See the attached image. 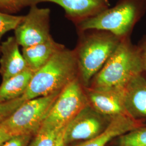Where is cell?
I'll list each match as a JSON object with an SVG mask.
<instances>
[{
	"label": "cell",
	"instance_id": "obj_6",
	"mask_svg": "<svg viewBox=\"0 0 146 146\" xmlns=\"http://www.w3.org/2000/svg\"><path fill=\"white\" fill-rule=\"evenodd\" d=\"M88 104L87 94L76 78L61 92L42 125L63 128Z\"/></svg>",
	"mask_w": 146,
	"mask_h": 146
},
{
	"label": "cell",
	"instance_id": "obj_3",
	"mask_svg": "<svg viewBox=\"0 0 146 146\" xmlns=\"http://www.w3.org/2000/svg\"><path fill=\"white\" fill-rule=\"evenodd\" d=\"M143 72L139 48L132 44L131 37L125 38L95 76L92 88L123 89L132 78Z\"/></svg>",
	"mask_w": 146,
	"mask_h": 146
},
{
	"label": "cell",
	"instance_id": "obj_11",
	"mask_svg": "<svg viewBox=\"0 0 146 146\" xmlns=\"http://www.w3.org/2000/svg\"><path fill=\"white\" fill-rule=\"evenodd\" d=\"M128 114L135 120H146V78L142 74L132 78L124 88Z\"/></svg>",
	"mask_w": 146,
	"mask_h": 146
},
{
	"label": "cell",
	"instance_id": "obj_5",
	"mask_svg": "<svg viewBox=\"0 0 146 146\" xmlns=\"http://www.w3.org/2000/svg\"><path fill=\"white\" fill-rule=\"evenodd\" d=\"M61 92L27 100L0 126L11 137L34 136Z\"/></svg>",
	"mask_w": 146,
	"mask_h": 146
},
{
	"label": "cell",
	"instance_id": "obj_10",
	"mask_svg": "<svg viewBox=\"0 0 146 146\" xmlns=\"http://www.w3.org/2000/svg\"><path fill=\"white\" fill-rule=\"evenodd\" d=\"M86 94L89 104L101 114L111 119L129 116L125 105L124 89L91 88L87 90Z\"/></svg>",
	"mask_w": 146,
	"mask_h": 146
},
{
	"label": "cell",
	"instance_id": "obj_7",
	"mask_svg": "<svg viewBox=\"0 0 146 146\" xmlns=\"http://www.w3.org/2000/svg\"><path fill=\"white\" fill-rule=\"evenodd\" d=\"M112 119L101 114L89 104L66 127L64 145L92 139L103 133Z\"/></svg>",
	"mask_w": 146,
	"mask_h": 146
},
{
	"label": "cell",
	"instance_id": "obj_20",
	"mask_svg": "<svg viewBox=\"0 0 146 146\" xmlns=\"http://www.w3.org/2000/svg\"><path fill=\"white\" fill-rule=\"evenodd\" d=\"M32 137L30 135L14 136L0 146H28Z\"/></svg>",
	"mask_w": 146,
	"mask_h": 146
},
{
	"label": "cell",
	"instance_id": "obj_14",
	"mask_svg": "<svg viewBox=\"0 0 146 146\" xmlns=\"http://www.w3.org/2000/svg\"><path fill=\"white\" fill-rule=\"evenodd\" d=\"M65 47L53 38L46 42L22 48V55L29 69L35 73L47 63L52 56Z\"/></svg>",
	"mask_w": 146,
	"mask_h": 146
},
{
	"label": "cell",
	"instance_id": "obj_17",
	"mask_svg": "<svg viewBox=\"0 0 146 146\" xmlns=\"http://www.w3.org/2000/svg\"><path fill=\"white\" fill-rule=\"evenodd\" d=\"M120 146H146V127L142 126L119 137Z\"/></svg>",
	"mask_w": 146,
	"mask_h": 146
},
{
	"label": "cell",
	"instance_id": "obj_2",
	"mask_svg": "<svg viewBox=\"0 0 146 146\" xmlns=\"http://www.w3.org/2000/svg\"><path fill=\"white\" fill-rule=\"evenodd\" d=\"M78 44L75 51L79 76L87 86L114 52L121 39L110 31L97 29L78 31Z\"/></svg>",
	"mask_w": 146,
	"mask_h": 146
},
{
	"label": "cell",
	"instance_id": "obj_21",
	"mask_svg": "<svg viewBox=\"0 0 146 146\" xmlns=\"http://www.w3.org/2000/svg\"><path fill=\"white\" fill-rule=\"evenodd\" d=\"M20 0H0V9L14 11L20 9Z\"/></svg>",
	"mask_w": 146,
	"mask_h": 146
},
{
	"label": "cell",
	"instance_id": "obj_19",
	"mask_svg": "<svg viewBox=\"0 0 146 146\" xmlns=\"http://www.w3.org/2000/svg\"><path fill=\"white\" fill-rule=\"evenodd\" d=\"M26 101L22 96L11 101L0 102V124L8 119Z\"/></svg>",
	"mask_w": 146,
	"mask_h": 146
},
{
	"label": "cell",
	"instance_id": "obj_8",
	"mask_svg": "<svg viewBox=\"0 0 146 146\" xmlns=\"http://www.w3.org/2000/svg\"><path fill=\"white\" fill-rule=\"evenodd\" d=\"M50 14L49 8L31 6L29 13L14 30V36L19 46L31 47L52 38L50 34Z\"/></svg>",
	"mask_w": 146,
	"mask_h": 146
},
{
	"label": "cell",
	"instance_id": "obj_9",
	"mask_svg": "<svg viewBox=\"0 0 146 146\" xmlns=\"http://www.w3.org/2000/svg\"><path fill=\"white\" fill-rule=\"evenodd\" d=\"M49 2L60 5L68 20L76 25L110 8L109 0H20V8Z\"/></svg>",
	"mask_w": 146,
	"mask_h": 146
},
{
	"label": "cell",
	"instance_id": "obj_4",
	"mask_svg": "<svg viewBox=\"0 0 146 146\" xmlns=\"http://www.w3.org/2000/svg\"><path fill=\"white\" fill-rule=\"evenodd\" d=\"M146 12V0H118L114 7L75 25L77 31L97 29L110 31L121 40L131 37Z\"/></svg>",
	"mask_w": 146,
	"mask_h": 146
},
{
	"label": "cell",
	"instance_id": "obj_22",
	"mask_svg": "<svg viewBox=\"0 0 146 146\" xmlns=\"http://www.w3.org/2000/svg\"><path fill=\"white\" fill-rule=\"evenodd\" d=\"M141 53V58L143 63V70L146 73V35L142 38L140 44L138 46Z\"/></svg>",
	"mask_w": 146,
	"mask_h": 146
},
{
	"label": "cell",
	"instance_id": "obj_1",
	"mask_svg": "<svg viewBox=\"0 0 146 146\" xmlns=\"http://www.w3.org/2000/svg\"><path fill=\"white\" fill-rule=\"evenodd\" d=\"M78 75L75 51L65 47L55 54L42 68L34 74L22 96L27 101L61 92L78 78Z\"/></svg>",
	"mask_w": 146,
	"mask_h": 146
},
{
	"label": "cell",
	"instance_id": "obj_12",
	"mask_svg": "<svg viewBox=\"0 0 146 146\" xmlns=\"http://www.w3.org/2000/svg\"><path fill=\"white\" fill-rule=\"evenodd\" d=\"M19 46L15 36L9 37L1 43L0 74L2 81L28 69L26 60L20 52Z\"/></svg>",
	"mask_w": 146,
	"mask_h": 146
},
{
	"label": "cell",
	"instance_id": "obj_13",
	"mask_svg": "<svg viewBox=\"0 0 146 146\" xmlns=\"http://www.w3.org/2000/svg\"><path fill=\"white\" fill-rule=\"evenodd\" d=\"M142 126H143L142 121L135 120L129 116H117L112 119L110 125L100 135L76 146H105L115 137Z\"/></svg>",
	"mask_w": 146,
	"mask_h": 146
},
{
	"label": "cell",
	"instance_id": "obj_24",
	"mask_svg": "<svg viewBox=\"0 0 146 146\" xmlns=\"http://www.w3.org/2000/svg\"><path fill=\"white\" fill-rule=\"evenodd\" d=\"M66 127L63 129L59 135L58 136V139L56 141L55 145L54 146H65L64 142V134L65 131Z\"/></svg>",
	"mask_w": 146,
	"mask_h": 146
},
{
	"label": "cell",
	"instance_id": "obj_15",
	"mask_svg": "<svg viewBox=\"0 0 146 146\" xmlns=\"http://www.w3.org/2000/svg\"><path fill=\"white\" fill-rule=\"evenodd\" d=\"M35 73L27 69L11 78L2 81L0 86V102L20 98L26 92Z\"/></svg>",
	"mask_w": 146,
	"mask_h": 146
},
{
	"label": "cell",
	"instance_id": "obj_23",
	"mask_svg": "<svg viewBox=\"0 0 146 146\" xmlns=\"http://www.w3.org/2000/svg\"><path fill=\"white\" fill-rule=\"evenodd\" d=\"M11 136L9 135L1 126H0V146L5 142L11 139Z\"/></svg>",
	"mask_w": 146,
	"mask_h": 146
},
{
	"label": "cell",
	"instance_id": "obj_16",
	"mask_svg": "<svg viewBox=\"0 0 146 146\" xmlns=\"http://www.w3.org/2000/svg\"><path fill=\"white\" fill-rule=\"evenodd\" d=\"M64 128H58L42 125L28 146H55L58 136Z\"/></svg>",
	"mask_w": 146,
	"mask_h": 146
},
{
	"label": "cell",
	"instance_id": "obj_18",
	"mask_svg": "<svg viewBox=\"0 0 146 146\" xmlns=\"http://www.w3.org/2000/svg\"><path fill=\"white\" fill-rule=\"evenodd\" d=\"M24 16L12 15L0 11V50L2 36L8 31L15 30L23 21Z\"/></svg>",
	"mask_w": 146,
	"mask_h": 146
}]
</instances>
